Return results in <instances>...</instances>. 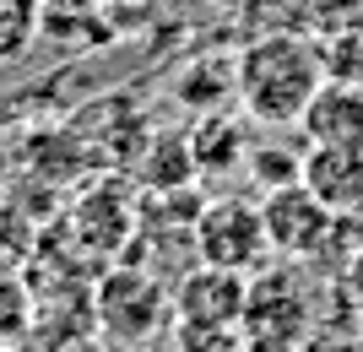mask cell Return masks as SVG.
I'll return each mask as SVG.
<instances>
[{
  "mask_svg": "<svg viewBox=\"0 0 363 352\" xmlns=\"http://www.w3.org/2000/svg\"><path fill=\"white\" fill-rule=\"evenodd\" d=\"M358 331H363V304H358Z\"/></svg>",
  "mask_w": 363,
  "mask_h": 352,
  "instance_id": "obj_16",
  "label": "cell"
},
{
  "mask_svg": "<svg viewBox=\"0 0 363 352\" xmlns=\"http://www.w3.org/2000/svg\"><path fill=\"white\" fill-rule=\"evenodd\" d=\"M325 87V65H320V38L315 33H260L233 55V98L255 125L266 130H288L303 120L309 98Z\"/></svg>",
  "mask_w": 363,
  "mask_h": 352,
  "instance_id": "obj_1",
  "label": "cell"
},
{
  "mask_svg": "<svg viewBox=\"0 0 363 352\" xmlns=\"http://www.w3.org/2000/svg\"><path fill=\"white\" fill-rule=\"evenodd\" d=\"M315 38H320V65H325V81L363 87V28H331V33H315Z\"/></svg>",
  "mask_w": 363,
  "mask_h": 352,
  "instance_id": "obj_12",
  "label": "cell"
},
{
  "mask_svg": "<svg viewBox=\"0 0 363 352\" xmlns=\"http://www.w3.org/2000/svg\"><path fill=\"white\" fill-rule=\"evenodd\" d=\"M141 179H147L152 190H163V195L190 190V184L201 179V174H196V152H190V130H168V136L152 141L147 174H141Z\"/></svg>",
  "mask_w": 363,
  "mask_h": 352,
  "instance_id": "obj_11",
  "label": "cell"
},
{
  "mask_svg": "<svg viewBox=\"0 0 363 352\" xmlns=\"http://www.w3.org/2000/svg\"><path fill=\"white\" fill-rule=\"evenodd\" d=\"M352 352H363V341H358V347H352Z\"/></svg>",
  "mask_w": 363,
  "mask_h": 352,
  "instance_id": "obj_17",
  "label": "cell"
},
{
  "mask_svg": "<svg viewBox=\"0 0 363 352\" xmlns=\"http://www.w3.org/2000/svg\"><path fill=\"white\" fill-rule=\"evenodd\" d=\"M298 130L309 147H352V152H363V87L325 81L309 98Z\"/></svg>",
  "mask_w": 363,
  "mask_h": 352,
  "instance_id": "obj_8",
  "label": "cell"
},
{
  "mask_svg": "<svg viewBox=\"0 0 363 352\" xmlns=\"http://www.w3.org/2000/svg\"><path fill=\"white\" fill-rule=\"evenodd\" d=\"M98 314H104V325H108L120 341L141 347V341H152V331L174 314V304H168V293L157 288L147 271L120 266V271L98 288ZM130 347H125V352H130Z\"/></svg>",
  "mask_w": 363,
  "mask_h": 352,
  "instance_id": "obj_6",
  "label": "cell"
},
{
  "mask_svg": "<svg viewBox=\"0 0 363 352\" xmlns=\"http://www.w3.org/2000/svg\"><path fill=\"white\" fill-rule=\"evenodd\" d=\"M206 6H239V0H206Z\"/></svg>",
  "mask_w": 363,
  "mask_h": 352,
  "instance_id": "obj_15",
  "label": "cell"
},
{
  "mask_svg": "<svg viewBox=\"0 0 363 352\" xmlns=\"http://www.w3.org/2000/svg\"><path fill=\"white\" fill-rule=\"evenodd\" d=\"M71 233L76 244L92 249V255H120L136 233V206L114 190V184H98L76 200V217H71Z\"/></svg>",
  "mask_w": 363,
  "mask_h": 352,
  "instance_id": "obj_9",
  "label": "cell"
},
{
  "mask_svg": "<svg viewBox=\"0 0 363 352\" xmlns=\"http://www.w3.org/2000/svg\"><path fill=\"white\" fill-rule=\"evenodd\" d=\"M196 249H201V266L255 276L260 266L272 261V249H266V228H260V200H250V195H217V200H206L201 217H196Z\"/></svg>",
  "mask_w": 363,
  "mask_h": 352,
  "instance_id": "obj_2",
  "label": "cell"
},
{
  "mask_svg": "<svg viewBox=\"0 0 363 352\" xmlns=\"http://www.w3.org/2000/svg\"><path fill=\"white\" fill-rule=\"evenodd\" d=\"M298 184L325 212H336L347 222V217L363 212V152H352V147H303Z\"/></svg>",
  "mask_w": 363,
  "mask_h": 352,
  "instance_id": "obj_7",
  "label": "cell"
},
{
  "mask_svg": "<svg viewBox=\"0 0 363 352\" xmlns=\"http://www.w3.org/2000/svg\"><path fill=\"white\" fill-rule=\"evenodd\" d=\"M260 228H266V249L277 261H320L331 249L342 217L325 212L303 184H282V190H266L260 195Z\"/></svg>",
  "mask_w": 363,
  "mask_h": 352,
  "instance_id": "obj_4",
  "label": "cell"
},
{
  "mask_svg": "<svg viewBox=\"0 0 363 352\" xmlns=\"http://www.w3.org/2000/svg\"><path fill=\"white\" fill-rule=\"evenodd\" d=\"M244 169L255 174V184L266 190H282V184H298V169H303V152L282 147V141H250V157H244Z\"/></svg>",
  "mask_w": 363,
  "mask_h": 352,
  "instance_id": "obj_13",
  "label": "cell"
},
{
  "mask_svg": "<svg viewBox=\"0 0 363 352\" xmlns=\"http://www.w3.org/2000/svg\"><path fill=\"white\" fill-rule=\"evenodd\" d=\"M28 33H33V11H28V0H16V6H0V60L22 55Z\"/></svg>",
  "mask_w": 363,
  "mask_h": 352,
  "instance_id": "obj_14",
  "label": "cell"
},
{
  "mask_svg": "<svg viewBox=\"0 0 363 352\" xmlns=\"http://www.w3.org/2000/svg\"><path fill=\"white\" fill-rule=\"evenodd\" d=\"M190 152H196V174L201 179H228V174H244V157H250V130L228 120V114H206L190 130Z\"/></svg>",
  "mask_w": 363,
  "mask_h": 352,
  "instance_id": "obj_10",
  "label": "cell"
},
{
  "mask_svg": "<svg viewBox=\"0 0 363 352\" xmlns=\"http://www.w3.org/2000/svg\"><path fill=\"white\" fill-rule=\"evenodd\" d=\"M309 282H303L298 261H282V266H260L250 276V298H244V341H288L298 347L303 331H309Z\"/></svg>",
  "mask_w": 363,
  "mask_h": 352,
  "instance_id": "obj_3",
  "label": "cell"
},
{
  "mask_svg": "<svg viewBox=\"0 0 363 352\" xmlns=\"http://www.w3.org/2000/svg\"><path fill=\"white\" fill-rule=\"evenodd\" d=\"M244 298H250V276L217 271V266H196L179 276V288L168 293L174 304V325H201V331H239Z\"/></svg>",
  "mask_w": 363,
  "mask_h": 352,
  "instance_id": "obj_5",
  "label": "cell"
}]
</instances>
